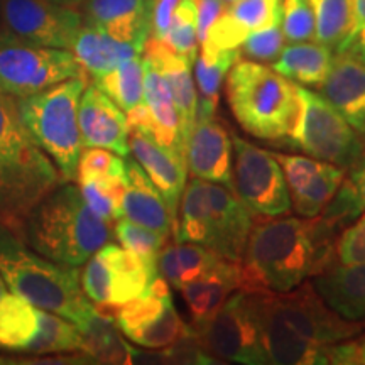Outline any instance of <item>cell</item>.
I'll return each mask as SVG.
<instances>
[{
	"label": "cell",
	"instance_id": "1",
	"mask_svg": "<svg viewBox=\"0 0 365 365\" xmlns=\"http://www.w3.org/2000/svg\"><path fill=\"white\" fill-rule=\"evenodd\" d=\"M333 228L322 215L266 217L250 228L242 255L245 293H287L330 266Z\"/></svg>",
	"mask_w": 365,
	"mask_h": 365
},
{
	"label": "cell",
	"instance_id": "2",
	"mask_svg": "<svg viewBox=\"0 0 365 365\" xmlns=\"http://www.w3.org/2000/svg\"><path fill=\"white\" fill-rule=\"evenodd\" d=\"M255 294L269 364L319 365L323 345L345 341L362 330L359 322L333 312L308 281L287 293Z\"/></svg>",
	"mask_w": 365,
	"mask_h": 365
},
{
	"label": "cell",
	"instance_id": "3",
	"mask_svg": "<svg viewBox=\"0 0 365 365\" xmlns=\"http://www.w3.org/2000/svg\"><path fill=\"white\" fill-rule=\"evenodd\" d=\"M61 182L51 158L26 129L17 98L0 91V225L19 235L31 210Z\"/></svg>",
	"mask_w": 365,
	"mask_h": 365
},
{
	"label": "cell",
	"instance_id": "4",
	"mask_svg": "<svg viewBox=\"0 0 365 365\" xmlns=\"http://www.w3.org/2000/svg\"><path fill=\"white\" fill-rule=\"evenodd\" d=\"M19 235L49 261L80 267L110 242L112 227L91 212L78 186L63 181L31 210Z\"/></svg>",
	"mask_w": 365,
	"mask_h": 365
},
{
	"label": "cell",
	"instance_id": "5",
	"mask_svg": "<svg viewBox=\"0 0 365 365\" xmlns=\"http://www.w3.org/2000/svg\"><path fill=\"white\" fill-rule=\"evenodd\" d=\"M0 276L12 294L70 319L78 328L95 313V304L81 287L78 267L43 257L4 225H0Z\"/></svg>",
	"mask_w": 365,
	"mask_h": 365
},
{
	"label": "cell",
	"instance_id": "6",
	"mask_svg": "<svg viewBox=\"0 0 365 365\" xmlns=\"http://www.w3.org/2000/svg\"><path fill=\"white\" fill-rule=\"evenodd\" d=\"M225 98L235 120L262 140H287L298 113L296 83L271 66L237 61L225 78Z\"/></svg>",
	"mask_w": 365,
	"mask_h": 365
},
{
	"label": "cell",
	"instance_id": "7",
	"mask_svg": "<svg viewBox=\"0 0 365 365\" xmlns=\"http://www.w3.org/2000/svg\"><path fill=\"white\" fill-rule=\"evenodd\" d=\"M86 76L70 78L39 93L17 98L21 118L36 144L51 158L63 181H75L81 154L78 105Z\"/></svg>",
	"mask_w": 365,
	"mask_h": 365
},
{
	"label": "cell",
	"instance_id": "8",
	"mask_svg": "<svg viewBox=\"0 0 365 365\" xmlns=\"http://www.w3.org/2000/svg\"><path fill=\"white\" fill-rule=\"evenodd\" d=\"M298 113L289 144L307 156L349 170L364 156L359 132L319 93L296 85Z\"/></svg>",
	"mask_w": 365,
	"mask_h": 365
},
{
	"label": "cell",
	"instance_id": "9",
	"mask_svg": "<svg viewBox=\"0 0 365 365\" xmlns=\"http://www.w3.org/2000/svg\"><path fill=\"white\" fill-rule=\"evenodd\" d=\"M86 76L70 49L48 48L0 33V91L14 98L39 93L70 78Z\"/></svg>",
	"mask_w": 365,
	"mask_h": 365
},
{
	"label": "cell",
	"instance_id": "10",
	"mask_svg": "<svg viewBox=\"0 0 365 365\" xmlns=\"http://www.w3.org/2000/svg\"><path fill=\"white\" fill-rule=\"evenodd\" d=\"M196 335L210 359L245 365L269 364L255 293L235 291L207 325L196 328Z\"/></svg>",
	"mask_w": 365,
	"mask_h": 365
},
{
	"label": "cell",
	"instance_id": "11",
	"mask_svg": "<svg viewBox=\"0 0 365 365\" xmlns=\"http://www.w3.org/2000/svg\"><path fill=\"white\" fill-rule=\"evenodd\" d=\"M158 276V266L110 242L91 255L80 272L86 298L97 307L110 308L139 298Z\"/></svg>",
	"mask_w": 365,
	"mask_h": 365
},
{
	"label": "cell",
	"instance_id": "12",
	"mask_svg": "<svg viewBox=\"0 0 365 365\" xmlns=\"http://www.w3.org/2000/svg\"><path fill=\"white\" fill-rule=\"evenodd\" d=\"M234 175L232 190L254 217H282L289 212L291 196L274 153L232 135Z\"/></svg>",
	"mask_w": 365,
	"mask_h": 365
},
{
	"label": "cell",
	"instance_id": "13",
	"mask_svg": "<svg viewBox=\"0 0 365 365\" xmlns=\"http://www.w3.org/2000/svg\"><path fill=\"white\" fill-rule=\"evenodd\" d=\"M113 322L122 335L144 349H168L191 331L178 314L170 286L158 276L144 294L117 308Z\"/></svg>",
	"mask_w": 365,
	"mask_h": 365
},
{
	"label": "cell",
	"instance_id": "14",
	"mask_svg": "<svg viewBox=\"0 0 365 365\" xmlns=\"http://www.w3.org/2000/svg\"><path fill=\"white\" fill-rule=\"evenodd\" d=\"M0 21L6 33L27 43L71 49L83 14L49 0H0Z\"/></svg>",
	"mask_w": 365,
	"mask_h": 365
},
{
	"label": "cell",
	"instance_id": "15",
	"mask_svg": "<svg viewBox=\"0 0 365 365\" xmlns=\"http://www.w3.org/2000/svg\"><path fill=\"white\" fill-rule=\"evenodd\" d=\"M252 225L254 215L234 190L207 181V200L198 220L200 245L230 261H242Z\"/></svg>",
	"mask_w": 365,
	"mask_h": 365
},
{
	"label": "cell",
	"instance_id": "16",
	"mask_svg": "<svg viewBox=\"0 0 365 365\" xmlns=\"http://www.w3.org/2000/svg\"><path fill=\"white\" fill-rule=\"evenodd\" d=\"M186 164L193 178L220 182L232 190V135L215 113H196L186 140Z\"/></svg>",
	"mask_w": 365,
	"mask_h": 365
},
{
	"label": "cell",
	"instance_id": "17",
	"mask_svg": "<svg viewBox=\"0 0 365 365\" xmlns=\"http://www.w3.org/2000/svg\"><path fill=\"white\" fill-rule=\"evenodd\" d=\"M78 124L85 148H103L127 158L129 125L125 113L97 85H86L78 105Z\"/></svg>",
	"mask_w": 365,
	"mask_h": 365
},
{
	"label": "cell",
	"instance_id": "18",
	"mask_svg": "<svg viewBox=\"0 0 365 365\" xmlns=\"http://www.w3.org/2000/svg\"><path fill=\"white\" fill-rule=\"evenodd\" d=\"M129 149L161 193L175 228L180 200L188 176L186 159H182L175 150L163 148L153 137L140 130H129Z\"/></svg>",
	"mask_w": 365,
	"mask_h": 365
},
{
	"label": "cell",
	"instance_id": "19",
	"mask_svg": "<svg viewBox=\"0 0 365 365\" xmlns=\"http://www.w3.org/2000/svg\"><path fill=\"white\" fill-rule=\"evenodd\" d=\"M319 95L354 127L365 134V65L350 51L335 53Z\"/></svg>",
	"mask_w": 365,
	"mask_h": 365
},
{
	"label": "cell",
	"instance_id": "20",
	"mask_svg": "<svg viewBox=\"0 0 365 365\" xmlns=\"http://www.w3.org/2000/svg\"><path fill=\"white\" fill-rule=\"evenodd\" d=\"M276 22H281V0H237L213 22L200 46L239 49L250 33Z\"/></svg>",
	"mask_w": 365,
	"mask_h": 365
},
{
	"label": "cell",
	"instance_id": "21",
	"mask_svg": "<svg viewBox=\"0 0 365 365\" xmlns=\"http://www.w3.org/2000/svg\"><path fill=\"white\" fill-rule=\"evenodd\" d=\"M83 21L140 51L150 38L148 0H85Z\"/></svg>",
	"mask_w": 365,
	"mask_h": 365
},
{
	"label": "cell",
	"instance_id": "22",
	"mask_svg": "<svg viewBox=\"0 0 365 365\" xmlns=\"http://www.w3.org/2000/svg\"><path fill=\"white\" fill-rule=\"evenodd\" d=\"M143 53L159 68V71L163 73L170 85L178 113H180L182 143L186 145V140L195 125L196 112H198V91H196L193 75H191L193 63L188 58L173 51L161 39L156 38L145 41Z\"/></svg>",
	"mask_w": 365,
	"mask_h": 365
},
{
	"label": "cell",
	"instance_id": "23",
	"mask_svg": "<svg viewBox=\"0 0 365 365\" xmlns=\"http://www.w3.org/2000/svg\"><path fill=\"white\" fill-rule=\"evenodd\" d=\"M242 286L240 261L222 257L220 262L200 279L181 287L196 328H202L220 312L225 301Z\"/></svg>",
	"mask_w": 365,
	"mask_h": 365
},
{
	"label": "cell",
	"instance_id": "24",
	"mask_svg": "<svg viewBox=\"0 0 365 365\" xmlns=\"http://www.w3.org/2000/svg\"><path fill=\"white\" fill-rule=\"evenodd\" d=\"M312 284L323 301L341 318L365 319V264H330L313 276Z\"/></svg>",
	"mask_w": 365,
	"mask_h": 365
},
{
	"label": "cell",
	"instance_id": "25",
	"mask_svg": "<svg viewBox=\"0 0 365 365\" xmlns=\"http://www.w3.org/2000/svg\"><path fill=\"white\" fill-rule=\"evenodd\" d=\"M144 61V103L148 105L150 118H153V130L150 137L161 144L180 154L186 159V145L181 137L180 113H178L175 98L171 88L159 68L150 59L143 56Z\"/></svg>",
	"mask_w": 365,
	"mask_h": 365
},
{
	"label": "cell",
	"instance_id": "26",
	"mask_svg": "<svg viewBox=\"0 0 365 365\" xmlns=\"http://www.w3.org/2000/svg\"><path fill=\"white\" fill-rule=\"evenodd\" d=\"M127 186L122 200V217L170 237L173 222L161 193L135 159L125 158Z\"/></svg>",
	"mask_w": 365,
	"mask_h": 365
},
{
	"label": "cell",
	"instance_id": "27",
	"mask_svg": "<svg viewBox=\"0 0 365 365\" xmlns=\"http://www.w3.org/2000/svg\"><path fill=\"white\" fill-rule=\"evenodd\" d=\"M70 51L75 54L76 61L86 75L93 76V80L110 71L118 63L143 53L135 46L113 39L100 27L85 21L73 41Z\"/></svg>",
	"mask_w": 365,
	"mask_h": 365
},
{
	"label": "cell",
	"instance_id": "28",
	"mask_svg": "<svg viewBox=\"0 0 365 365\" xmlns=\"http://www.w3.org/2000/svg\"><path fill=\"white\" fill-rule=\"evenodd\" d=\"M333 56V49L317 41H301L284 46L271 68L296 85L319 88L330 71Z\"/></svg>",
	"mask_w": 365,
	"mask_h": 365
},
{
	"label": "cell",
	"instance_id": "29",
	"mask_svg": "<svg viewBox=\"0 0 365 365\" xmlns=\"http://www.w3.org/2000/svg\"><path fill=\"white\" fill-rule=\"evenodd\" d=\"M220 259L222 255L200 244H164L158 257V272L168 284L180 291L185 284L208 274Z\"/></svg>",
	"mask_w": 365,
	"mask_h": 365
},
{
	"label": "cell",
	"instance_id": "30",
	"mask_svg": "<svg viewBox=\"0 0 365 365\" xmlns=\"http://www.w3.org/2000/svg\"><path fill=\"white\" fill-rule=\"evenodd\" d=\"M240 49H212L200 46L195 59V80L198 91V112L215 113L220 88L228 71L240 61ZM196 112V113H198Z\"/></svg>",
	"mask_w": 365,
	"mask_h": 365
},
{
	"label": "cell",
	"instance_id": "31",
	"mask_svg": "<svg viewBox=\"0 0 365 365\" xmlns=\"http://www.w3.org/2000/svg\"><path fill=\"white\" fill-rule=\"evenodd\" d=\"M39 327V308L17 294L0 299V349L26 352Z\"/></svg>",
	"mask_w": 365,
	"mask_h": 365
},
{
	"label": "cell",
	"instance_id": "32",
	"mask_svg": "<svg viewBox=\"0 0 365 365\" xmlns=\"http://www.w3.org/2000/svg\"><path fill=\"white\" fill-rule=\"evenodd\" d=\"M100 90L115 102L122 110L127 112L132 107L144 102V61L140 54H135L125 61L118 63L115 68L98 76L93 81Z\"/></svg>",
	"mask_w": 365,
	"mask_h": 365
},
{
	"label": "cell",
	"instance_id": "33",
	"mask_svg": "<svg viewBox=\"0 0 365 365\" xmlns=\"http://www.w3.org/2000/svg\"><path fill=\"white\" fill-rule=\"evenodd\" d=\"M83 335L70 319L39 308V327L26 354L49 355L83 352Z\"/></svg>",
	"mask_w": 365,
	"mask_h": 365
},
{
	"label": "cell",
	"instance_id": "34",
	"mask_svg": "<svg viewBox=\"0 0 365 365\" xmlns=\"http://www.w3.org/2000/svg\"><path fill=\"white\" fill-rule=\"evenodd\" d=\"M344 178V168L325 161L322 170L314 175L313 180L303 190L291 195V207H294V212L304 218L322 215L323 210L328 207V203L339 191Z\"/></svg>",
	"mask_w": 365,
	"mask_h": 365
},
{
	"label": "cell",
	"instance_id": "35",
	"mask_svg": "<svg viewBox=\"0 0 365 365\" xmlns=\"http://www.w3.org/2000/svg\"><path fill=\"white\" fill-rule=\"evenodd\" d=\"M362 212H365V158L355 164L349 178H344L339 191L323 210L322 217L336 228L352 222Z\"/></svg>",
	"mask_w": 365,
	"mask_h": 365
},
{
	"label": "cell",
	"instance_id": "36",
	"mask_svg": "<svg viewBox=\"0 0 365 365\" xmlns=\"http://www.w3.org/2000/svg\"><path fill=\"white\" fill-rule=\"evenodd\" d=\"M314 14V41L335 51L352 26L350 0H309Z\"/></svg>",
	"mask_w": 365,
	"mask_h": 365
},
{
	"label": "cell",
	"instance_id": "37",
	"mask_svg": "<svg viewBox=\"0 0 365 365\" xmlns=\"http://www.w3.org/2000/svg\"><path fill=\"white\" fill-rule=\"evenodd\" d=\"M113 235L122 247L143 257L149 264H154V266H158L159 252H161L166 240L170 239V237L159 234L153 228L139 225V223L127 220L124 217L115 220Z\"/></svg>",
	"mask_w": 365,
	"mask_h": 365
},
{
	"label": "cell",
	"instance_id": "38",
	"mask_svg": "<svg viewBox=\"0 0 365 365\" xmlns=\"http://www.w3.org/2000/svg\"><path fill=\"white\" fill-rule=\"evenodd\" d=\"M281 27L289 43L314 41V14L309 0H281Z\"/></svg>",
	"mask_w": 365,
	"mask_h": 365
},
{
	"label": "cell",
	"instance_id": "39",
	"mask_svg": "<svg viewBox=\"0 0 365 365\" xmlns=\"http://www.w3.org/2000/svg\"><path fill=\"white\" fill-rule=\"evenodd\" d=\"M284 41L281 22H276V24L250 33L239 49L242 56L252 61L272 63L284 48Z\"/></svg>",
	"mask_w": 365,
	"mask_h": 365
},
{
	"label": "cell",
	"instance_id": "40",
	"mask_svg": "<svg viewBox=\"0 0 365 365\" xmlns=\"http://www.w3.org/2000/svg\"><path fill=\"white\" fill-rule=\"evenodd\" d=\"M125 158L115 156L112 150L103 148H86L81 150L78 159V170H76V180H102L122 171L125 168Z\"/></svg>",
	"mask_w": 365,
	"mask_h": 365
},
{
	"label": "cell",
	"instance_id": "41",
	"mask_svg": "<svg viewBox=\"0 0 365 365\" xmlns=\"http://www.w3.org/2000/svg\"><path fill=\"white\" fill-rule=\"evenodd\" d=\"M274 158L279 163L282 175H284L289 196L303 190L313 180L314 175L322 170L323 163H325L314 158L287 156V154H274Z\"/></svg>",
	"mask_w": 365,
	"mask_h": 365
},
{
	"label": "cell",
	"instance_id": "42",
	"mask_svg": "<svg viewBox=\"0 0 365 365\" xmlns=\"http://www.w3.org/2000/svg\"><path fill=\"white\" fill-rule=\"evenodd\" d=\"M336 257L340 264H365V213L340 235Z\"/></svg>",
	"mask_w": 365,
	"mask_h": 365
},
{
	"label": "cell",
	"instance_id": "43",
	"mask_svg": "<svg viewBox=\"0 0 365 365\" xmlns=\"http://www.w3.org/2000/svg\"><path fill=\"white\" fill-rule=\"evenodd\" d=\"M78 182L81 196H83L85 203L88 205V208L95 213V215H98L107 223H113L122 217L120 208L117 207L115 202L107 195V191H105L97 181L86 180Z\"/></svg>",
	"mask_w": 365,
	"mask_h": 365
},
{
	"label": "cell",
	"instance_id": "44",
	"mask_svg": "<svg viewBox=\"0 0 365 365\" xmlns=\"http://www.w3.org/2000/svg\"><path fill=\"white\" fill-rule=\"evenodd\" d=\"M178 2L180 0H154L153 9H150V38H164Z\"/></svg>",
	"mask_w": 365,
	"mask_h": 365
},
{
	"label": "cell",
	"instance_id": "45",
	"mask_svg": "<svg viewBox=\"0 0 365 365\" xmlns=\"http://www.w3.org/2000/svg\"><path fill=\"white\" fill-rule=\"evenodd\" d=\"M227 6L222 0H200L198 2V16H196V27H198V41L203 43L207 38L208 29L212 27L220 14L225 11Z\"/></svg>",
	"mask_w": 365,
	"mask_h": 365
},
{
	"label": "cell",
	"instance_id": "46",
	"mask_svg": "<svg viewBox=\"0 0 365 365\" xmlns=\"http://www.w3.org/2000/svg\"><path fill=\"white\" fill-rule=\"evenodd\" d=\"M350 6H352V26H350L349 34L346 38L339 44V48L335 49V53H344L350 48L352 41L355 39L360 31L365 27V0H350Z\"/></svg>",
	"mask_w": 365,
	"mask_h": 365
},
{
	"label": "cell",
	"instance_id": "47",
	"mask_svg": "<svg viewBox=\"0 0 365 365\" xmlns=\"http://www.w3.org/2000/svg\"><path fill=\"white\" fill-rule=\"evenodd\" d=\"M346 51H350L354 56H357L365 65V27L355 36V39L352 41V44H350V48L346 49Z\"/></svg>",
	"mask_w": 365,
	"mask_h": 365
},
{
	"label": "cell",
	"instance_id": "48",
	"mask_svg": "<svg viewBox=\"0 0 365 365\" xmlns=\"http://www.w3.org/2000/svg\"><path fill=\"white\" fill-rule=\"evenodd\" d=\"M49 2L58 4V6L73 7V9H78V7H81V0H49Z\"/></svg>",
	"mask_w": 365,
	"mask_h": 365
},
{
	"label": "cell",
	"instance_id": "49",
	"mask_svg": "<svg viewBox=\"0 0 365 365\" xmlns=\"http://www.w3.org/2000/svg\"><path fill=\"white\" fill-rule=\"evenodd\" d=\"M7 286H6V282H4V279H2V276H0V299L4 298V296L7 294Z\"/></svg>",
	"mask_w": 365,
	"mask_h": 365
},
{
	"label": "cell",
	"instance_id": "50",
	"mask_svg": "<svg viewBox=\"0 0 365 365\" xmlns=\"http://www.w3.org/2000/svg\"><path fill=\"white\" fill-rule=\"evenodd\" d=\"M360 360H362V364H365V340L364 344L360 345Z\"/></svg>",
	"mask_w": 365,
	"mask_h": 365
},
{
	"label": "cell",
	"instance_id": "51",
	"mask_svg": "<svg viewBox=\"0 0 365 365\" xmlns=\"http://www.w3.org/2000/svg\"><path fill=\"white\" fill-rule=\"evenodd\" d=\"M223 4H225V6H230V4H234V2H237V0H222Z\"/></svg>",
	"mask_w": 365,
	"mask_h": 365
},
{
	"label": "cell",
	"instance_id": "52",
	"mask_svg": "<svg viewBox=\"0 0 365 365\" xmlns=\"http://www.w3.org/2000/svg\"><path fill=\"white\" fill-rule=\"evenodd\" d=\"M153 2H154V0H148V6H149L150 9H153Z\"/></svg>",
	"mask_w": 365,
	"mask_h": 365
},
{
	"label": "cell",
	"instance_id": "53",
	"mask_svg": "<svg viewBox=\"0 0 365 365\" xmlns=\"http://www.w3.org/2000/svg\"><path fill=\"white\" fill-rule=\"evenodd\" d=\"M4 31V27H2V21H0V33H2Z\"/></svg>",
	"mask_w": 365,
	"mask_h": 365
}]
</instances>
